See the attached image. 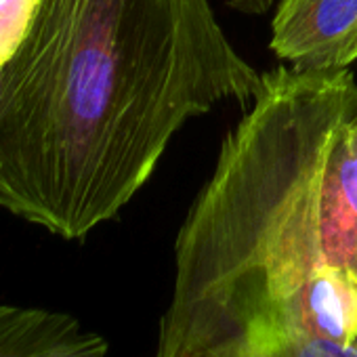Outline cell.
<instances>
[{
	"mask_svg": "<svg viewBox=\"0 0 357 357\" xmlns=\"http://www.w3.org/2000/svg\"><path fill=\"white\" fill-rule=\"evenodd\" d=\"M261 89L208 0H40L0 63V208L82 240L188 120Z\"/></svg>",
	"mask_w": 357,
	"mask_h": 357,
	"instance_id": "obj_1",
	"label": "cell"
},
{
	"mask_svg": "<svg viewBox=\"0 0 357 357\" xmlns=\"http://www.w3.org/2000/svg\"><path fill=\"white\" fill-rule=\"evenodd\" d=\"M271 51L298 72H340L357 61V0H278Z\"/></svg>",
	"mask_w": 357,
	"mask_h": 357,
	"instance_id": "obj_2",
	"label": "cell"
},
{
	"mask_svg": "<svg viewBox=\"0 0 357 357\" xmlns=\"http://www.w3.org/2000/svg\"><path fill=\"white\" fill-rule=\"evenodd\" d=\"M0 357H109V344L70 313L0 305Z\"/></svg>",
	"mask_w": 357,
	"mask_h": 357,
	"instance_id": "obj_3",
	"label": "cell"
},
{
	"mask_svg": "<svg viewBox=\"0 0 357 357\" xmlns=\"http://www.w3.org/2000/svg\"><path fill=\"white\" fill-rule=\"evenodd\" d=\"M324 215L334 250L357 267V107L342 122L328 155Z\"/></svg>",
	"mask_w": 357,
	"mask_h": 357,
	"instance_id": "obj_4",
	"label": "cell"
},
{
	"mask_svg": "<svg viewBox=\"0 0 357 357\" xmlns=\"http://www.w3.org/2000/svg\"><path fill=\"white\" fill-rule=\"evenodd\" d=\"M40 0H0V63H5L30 30Z\"/></svg>",
	"mask_w": 357,
	"mask_h": 357,
	"instance_id": "obj_5",
	"label": "cell"
},
{
	"mask_svg": "<svg viewBox=\"0 0 357 357\" xmlns=\"http://www.w3.org/2000/svg\"><path fill=\"white\" fill-rule=\"evenodd\" d=\"M273 5V0H244V13H267Z\"/></svg>",
	"mask_w": 357,
	"mask_h": 357,
	"instance_id": "obj_6",
	"label": "cell"
},
{
	"mask_svg": "<svg viewBox=\"0 0 357 357\" xmlns=\"http://www.w3.org/2000/svg\"><path fill=\"white\" fill-rule=\"evenodd\" d=\"M227 5H231L234 9H238V11H242L244 13V0H225Z\"/></svg>",
	"mask_w": 357,
	"mask_h": 357,
	"instance_id": "obj_7",
	"label": "cell"
}]
</instances>
